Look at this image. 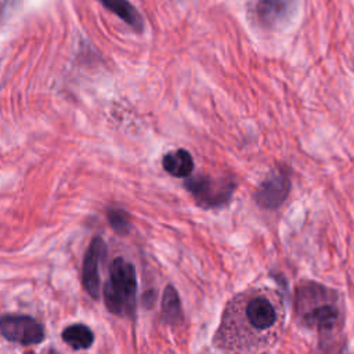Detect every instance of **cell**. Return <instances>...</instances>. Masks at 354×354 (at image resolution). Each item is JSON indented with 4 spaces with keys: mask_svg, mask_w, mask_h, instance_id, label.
Here are the masks:
<instances>
[{
    "mask_svg": "<svg viewBox=\"0 0 354 354\" xmlns=\"http://www.w3.org/2000/svg\"><path fill=\"white\" fill-rule=\"evenodd\" d=\"M283 319V303L275 289H245L224 307L213 344L224 354H266L279 340Z\"/></svg>",
    "mask_w": 354,
    "mask_h": 354,
    "instance_id": "cell-1",
    "label": "cell"
},
{
    "mask_svg": "<svg viewBox=\"0 0 354 354\" xmlns=\"http://www.w3.org/2000/svg\"><path fill=\"white\" fill-rule=\"evenodd\" d=\"M295 303L303 325L321 333H328L339 325L342 314L337 307V295L328 288L314 282L301 283L296 290Z\"/></svg>",
    "mask_w": 354,
    "mask_h": 354,
    "instance_id": "cell-2",
    "label": "cell"
},
{
    "mask_svg": "<svg viewBox=\"0 0 354 354\" xmlns=\"http://www.w3.org/2000/svg\"><path fill=\"white\" fill-rule=\"evenodd\" d=\"M137 279L131 263L122 257L112 261L109 277L104 285L106 308L115 315H131L136 306Z\"/></svg>",
    "mask_w": 354,
    "mask_h": 354,
    "instance_id": "cell-3",
    "label": "cell"
},
{
    "mask_svg": "<svg viewBox=\"0 0 354 354\" xmlns=\"http://www.w3.org/2000/svg\"><path fill=\"white\" fill-rule=\"evenodd\" d=\"M1 335L11 342L30 346L37 344L44 339L43 326L32 317L6 314L0 321Z\"/></svg>",
    "mask_w": 354,
    "mask_h": 354,
    "instance_id": "cell-4",
    "label": "cell"
},
{
    "mask_svg": "<svg viewBox=\"0 0 354 354\" xmlns=\"http://www.w3.org/2000/svg\"><path fill=\"white\" fill-rule=\"evenodd\" d=\"M185 187L195 196L196 202L201 206L207 207H214L227 203L232 194L231 183L223 180H213L202 176L188 180Z\"/></svg>",
    "mask_w": 354,
    "mask_h": 354,
    "instance_id": "cell-5",
    "label": "cell"
},
{
    "mask_svg": "<svg viewBox=\"0 0 354 354\" xmlns=\"http://www.w3.org/2000/svg\"><path fill=\"white\" fill-rule=\"evenodd\" d=\"M257 21L267 29H279L292 21L297 11V0H257Z\"/></svg>",
    "mask_w": 354,
    "mask_h": 354,
    "instance_id": "cell-6",
    "label": "cell"
},
{
    "mask_svg": "<svg viewBox=\"0 0 354 354\" xmlns=\"http://www.w3.org/2000/svg\"><path fill=\"white\" fill-rule=\"evenodd\" d=\"M289 189L290 181L288 176L283 171H274L260 184L256 201L266 209H275L286 199Z\"/></svg>",
    "mask_w": 354,
    "mask_h": 354,
    "instance_id": "cell-7",
    "label": "cell"
},
{
    "mask_svg": "<svg viewBox=\"0 0 354 354\" xmlns=\"http://www.w3.org/2000/svg\"><path fill=\"white\" fill-rule=\"evenodd\" d=\"M105 254V243L102 238L95 236L90 242V246L86 252L83 261V285L87 293L93 299L100 297V277H98V264Z\"/></svg>",
    "mask_w": 354,
    "mask_h": 354,
    "instance_id": "cell-8",
    "label": "cell"
},
{
    "mask_svg": "<svg viewBox=\"0 0 354 354\" xmlns=\"http://www.w3.org/2000/svg\"><path fill=\"white\" fill-rule=\"evenodd\" d=\"M163 169L174 177H187L194 170V159L185 149H176L167 152L162 160Z\"/></svg>",
    "mask_w": 354,
    "mask_h": 354,
    "instance_id": "cell-9",
    "label": "cell"
},
{
    "mask_svg": "<svg viewBox=\"0 0 354 354\" xmlns=\"http://www.w3.org/2000/svg\"><path fill=\"white\" fill-rule=\"evenodd\" d=\"M104 7L116 14L120 19H123L130 28L136 32H141L144 29V21L140 12L131 6L127 0H98Z\"/></svg>",
    "mask_w": 354,
    "mask_h": 354,
    "instance_id": "cell-10",
    "label": "cell"
},
{
    "mask_svg": "<svg viewBox=\"0 0 354 354\" xmlns=\"http://www.w3.org/2000/svg\"><path fill=\"white\" fill-rule=\"evenodd\" d=\"M62 340L75 350H86L93 344L94 333L84 324H73L62 330Z\"/></svg>",
    "mask_w": 354,
    "mask_h": 354,
    "instance_id": "cell-11",
    "label": "cell"
},
{
    "mask_svg": "<svg viewBox=\"0 0 354 354\" xmlns=\"http://www.w3.org/2000/svg\"><path fill=\"white\" fill-rule=\"evenodd\" d=\"M162 313L167 322H177L181 317V307L178 301V296L173 286H167L163 295L162 301Z\"/></svg>",
    "mask_w": 354,
    "mask_h": 354,
    "instance_id": "cell-12",
    "label": "cell"
},
{
    "mask_svg": "<svg viewBox=\"0 0 354 354\" xmlns=\"http://www.w3.org/2000/svg\"><path fill=\"white\" fill-rule=\"evenodd\" d=\"M108 218L112 227L119 232V234H126L130 230V221L129 217L122 210H109L108 212Z\"/></svg>",
    "mask_w": 354,
    "mask_h": 354,
    "instance_id": "cell-13",
    "label": "cell"
}]
</instances>
